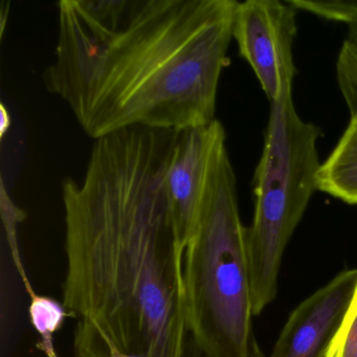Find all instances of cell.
<instances>
[{
  "instance_id": "obj_1",
  "label": "cell",
  "mask_w": 357,
  "mask_h": 357,
  "mask_svg": "<svg viewBox=\"0 0 357 357\" xmlns=\"http://www.w3.org/2000/svg\"><path fill=\"white\" fill-rule=\"evenodd\" d=\"M179 133L100 137L83 181L62 183L75 357L185 356L183 255L165 190Z\"/></svg>"
},
{
  "instance_id": "obj_10",
  "label": "cell",
  "mask_w": 357,
  "mask_h": 357,
  "mask_svg": "<svg viewBox=\"0 0 357 357\" xmlns=\"http://www.w3.org/2000/svg\"><path fill=\"white\" fill-rule=\"evenodd\" d=\"M294 6L298 11L308 12L317 17L344 24L347 28V38L344 41L357 56V0H296Z\"/></svg>"
},
{
  "instance_id": "obj_13",
  "label": "cell",
  "mask_w": 357,
  "mask_h": 357,
  "mask_svg": "<svg viewBox=\"0 0 357 357\" xmlns=\"http://www.w3.org/2000/svg\"><path fill=\"white\" fill-rule=\"evenodd\" d=\"M11 126V118H10L9 112L3 104L0 106V135L5 137L6 133L9 131Z\"/></svg>"
},
{
  "instance_id": "obj_11",
  "label": "cell",
  "mask_w": 357,
  "mask_h": 357,
  "mask_svg": "<svg viewBox=\"0 0 357 357\" xmlns=\"http://www.w3.org/2000/svg\"><path fill=\"white\" fill-rule=\"evenodd\" d=\"M324 357H357V286L342 325Z\"/></svg>"
},
{
  "instance_id": "obj_7",
  "label": "cell",
  "mask_w": 357,
  "mask_h": 357,
  "mask_svg": "<svg viewBox=\"0 0 357 357\" xmlns=\"http://www.w3.org/2000/svg\"><path fill=\"white\" fill-rule=\"evenodd\" d=\"M357 269L338 273L288 317L271 357H324L350 306Z\"/></svg>"
},
{
  "instance_id": "obj_4",
  "label": "cell",
  "mask_w": 357,
  "mask_h": 357,
  "mask_svg": "<svg viewBox=\"0 0 357 357\" xmlns=\"http://www.w3.org/2000/svg\"><path fill=\"white\" fill-rule=\"evenodd\" d=\"M321 135L317 125L301 118L292 96L271 105L252 179L254 218L248 227L254 315L277 296L284 250L317 191Z\"/></svg>"
},
{
  "instance_id": "obj_2",
  "label": "cell",
  "mask_w": 357,
  "mask_h": 357,
  "mask_svg": "<svg viewBox=\"0 0 357 357\" xmlns=\"http://www.w3.org/2000/svg\"><path fill=\"white\" fill-rule=\"evenodd\" d=\"M237 0H61L43 75L93 139L216 120Z\"/></svg>"
},
{
  "instance_id": "obj_6",
  "label": "cell",
  "mask_w": 357,
  "mask_h": 357,
  "mask_svg": "<svg viewBox=\"0 0 357 357\" xmlns=\"http://www.w3.org/2000/svg\"><path fill=\"white\" fill-rule=\"evenodd\" d=\"M227 139L225 126L215 120L204 126L181 131L165 176L179 250L195 231L215 150Z\"/></svg>"
},
{
  "instance_id": "obj_12",
  "label": "cell",
  "mask_w": 357,
  "mask_h": 357,
  "mask_svg": "<svg viewBox=\"0 0 357 357\" xmlns=\"http://www.w3.org/2000/svg\"><path fill=\"white\" fill-rule=\"evenodd\" d=\"M20 208H16L11 200L8 198L6 202L5 198L3 197V217L5 221L6 229H7L8 239H9L10 248H11L12 257H13L14 263L17 267L18 273L24 281V287L26 291L29 292L30 296L34 294L35 291L31 285L30 280L26 275V271H24V264H22V257H20V250H18L17 244V235H16V225L22 219L20 218Z\"/></svg>"
},
{
  "instance_id": "obj_14",
  "label": "cell",
  "mask_w": 357,
  "mask_h": 357,
  "mask_svg": "<svg viewBox=\"0 0 357 357\" xmlns=\"http://www.w3.org/2000/svg\"><path fill=\"white\" fill-rule=\"evenodd\" d=\"M116 357H139V356H133V355H119V356Z\"/></svg>"
},
{
  "instance_id": "obj_9",
  "label": "cell",
  "mask_w": 357,
  "mask_h": 357,
  "mask_svg": "<svg viewBox=\"0 0 357 357\" xmlns=\"http://www.w3.org/2000/svg\"><path fill=\"white\" fill-rule=\"evenodd\" d=\"M68 315L63 305L47 296L35 292L31 296L30 317L36 331L40 335L39 349L47 357H59L54 349V333L61 327L64 319Z\"/></svg>"
},
{
  "instance_id": "obj_5",
  "label": "cell",
  "mask_w": 357,
  "mask_h": 357,
  "mask_svg": "<svg viewBox=\"0 0 357 357\" xmlns=\"http://www.w3.org/2000/svg\"><path fill=\"white\" fill-rule=\"evenodd\" d=\"M298 10L289 0L238 1L233 39L271 105L292 96Z\"/></svg>"
},
{
  "instance_id": "obj_3",
  "label": "cell",
  "mask_w": 357,
  "mask_h": 357,
  "mask_svg": "<svg viewBox=\"0 0 357 357\" xmlns=\"http://www.w3.org/2000/svg\"><path fill=\"white\" fill-rule=\"evenodd\" d=\"M188 333L204 357H258L252 335L248 227L227 139L215 150L183 263Z\"/></svg>"
},
{
  "instance_id": "obj_8",
  "label": "cell",
  "mask_w": 357,
  "mask_h": 357,
  "mask_svg": "<svg viewBox=\"0 0 357 357\" xmlns=\"http://www.w3.org/2000/svg\"><path fill=\"white\" fill-rule=\"evenodd\" d=\"M336 79L350 121L331 153L321 162L317 191L357 206V56L346 41L336 60Z\"/></svg>"
}]
</instances>
